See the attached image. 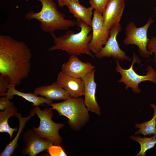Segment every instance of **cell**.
<instances>
[{
  "label": "cell",
  "mask_w": 156,
  "mask_h": 156,
  "mask_svg": "<svg viewBox=\"0 0 156 156\" xmlns=\"http://www.w3.org/2000/svg\"><path fill=\"white\" fill-rule=\"evenodd\" d=\"M14 105V103L6 96H2L0 99V109L1 111Z\"/></svg>",
  "instance_id": "cell-26"
},
{
  "label": "cell",
  "mask_w": 156,
  "mask_h": 156,
  "mask_svg": "<svg viewBox=\"0 0 156 156\" xmlns=\"http://www.w3.org/2000/svg\"><path fill=\"white\" fill-rule=\"evenodd\" d=\"M34 93L50 100H65L70 96L56 82L50 85L43 86L36 88Z\"/></svg>",
  "instance_id": "cell-15"
},
{
  "label": "cell",
  "mask_w": 156,
  "mask_h": 156,
  "mask_svg": "<svg viewBox=\"0 0 156 156\" xmlns=\"http://www.w3.org/2000/svg\"><path fill=\"white\" fill-rule=\"evenodd\" d=\"M125 7L124 0H109L102 15L103 25L108 30L120 23Z\"/></svg>",
  "instance_id": "cell-11"
},
{
  "label": "cell",
  "mask_w": 156,
  "mask_h": 156,
  "mask_svg": "<svg viewBox=\"0 0 156 156\" xmlns=\"http://www.w3.org/2000/svg\"><path fill=\"white\" fill-rule=\"evenodd\" d=\"M133 54L132 62L129 68L123 69L121 66L118 60H116L115 69L121 76V79L118 82H123L125 84L126 90L131 88L134 93H138L141 91V89L138 88V85L141 82L148 81L156 84V71L151 66H148L146 69L147 71L146 75H141L137 74L133 69V66L135 63L140 64L141 60L134 52Z\"/></svg>",
  "instance_id": "cell-6"
},
{
  "label": "cell",
  "mask_w": 156,
  "mask_h": 156,
  "mask_svg": "<svg viewBox=\"0 0 156 156\" xmlns=\"http://www.w3.org/2000/svg\"><path fill=\"white\" fill-rule=\"evenodd\" d=\"M91 27L92 36L89 46L92 52L95 54L99 52L105 44L109 36L110 30L104 27L102 14L94 10Z\"/></svg>",
  "instance_id": "cell-8"
},
{
  "label": "cell",
  "mask_w": 156,
  "mask_h": 156,
  "mask_svg": "<svg viewBox=\"0 0 156 156\" xmlns=\"http://www.w3.org/2000/svg\"><path fill=\"white\" fill-rule=\"evenodd\" d=\"M15 86L9 84L5 96L9 99H12L14 96L17 95L21 96L29 102L33 103L32 106H38L41 105L46 104L48 105L53 103L51 100L43 96H38L34 93H24L17 90Z\"/></svg>",
  "instance_id": "cell-16"
},
{
  "label": "cell",
  "mask_w": 156,
  "mask_h": 156,
  "mask_svg": "<svg viewBox=\"0 0 156 156\" xmlns=\"http://www.w3.org/2000/svg\"><path fill=\"white\" fill-rule=\"evenodd\" d=\"M56 82L73 97L84 96V86L81 78L69 76L62 71L58 74Z\"/></svg>",
  "instance_id": "cell-14"
},
{
  "label": "cell",
  "mask_w": 156,
  "mask_h": 156,
  "mask_svg": "<svg viewBox=\"0 0 156 156\" xmlns=\"http://www.w3.org/2000/svg\"><path fill=\"white\" fill-rule=\"evenodd\" d=\"M147 49L151 54H154V62L156 64V36L155 37L151 36V39H149L147 46Z\"/></svg>",
  "instance_id": "cell-24"
},
{
  "label": "cell",
  "mask_w": 156,
  "mask_h": 156,
  "mask_svg": "<svg viewBox=\"0 0 156 156\" xmlns=\"http://www.w3.org/2000/svg\"><path fill=\"white\" fill-rule=\"evenodd\" d=\"M131 139L138 142L140 146V150L136 156H145L146 152L148 150L153 148L156 144V133L150 137L142 138L140 136H132Z\"/></svg>",
  "instance_id": "cell-21"
},
{
  "label": "cell",
  "mask_w": 156,
  "mask_h": 156,
  "mask_svg": "<svg viewBox=\"0 0 156 156\" xmlns=\"http://www.w3.org/2000/svg\"><path fill=\"white\" fill-rule=\"evenodd\" d=\"M150 105L154 109L153 116L149 121L140 124H135V127L139 128L135 132V135L142 134L145 136L156 133V105L151 104Z\"/></svg>",
  "instance_id": "cell-20"
},
{
  "label": "cell",
  "mask_w": 156,
  "mask_h": 156,
  "mask_svg": "<svg viewBox=\"0 0 156 156\" xmlns=\"http://www.w3.org/2000/svg\"><path fill=\"white\" fill-rule=\"evenodd\" d=\"M153 22V19L150 17L146 23L142 27H138L133 22H131L125 28L126 37L124 43L126 45L134 44L137 46L140 54L142 57H148L151 54L147 49L149 39L147 33L149 26Z\"/></svg>",
  "instance_id": "cell-7"
},
{
  "label": "cell",
  "mask_w": 156,
  "mask_h": 156,
  "mask_svg": "<svg viewBox=\"0 0 156 156\" xmlns=\"http://www.w3.org/2000/svg\"><path fill=\"white\" fill-rule=\"evenodd\" d=\"M95 67L90 62H84L81 61L78 56L71 55L67 61L62 65V71L72 77L82 79Z\"/></svg>",
  "instance_id": "cell-13"
},
{
  "label": "cell",
  "mask_w": 156,
  "mask_h": 156,
  "mask_svg": "<svg viewBox=\"0 0 156 156\" xmlns=\"http://www.w3.org/2000/svg\"><path fill=\"white\" fill-rule=\"evenodd\" d=\"M122 29L120 23L110 29L109 38L104 46L99 52L95 54L96 57L101 59L105 57H112L118 60H131V58L126 55L125 52L120 49L116 39L117 35Z\"/></svg>",
  "instance_id": "cell-9"
},
{
  "label": "cell",
  "mask_w": 156,
  "mask_h": 156,
  "mask_svg": "<svg viewBox=\"0 0 156 156\" xmlns=\"http://www.w3.org/2000/svg\"><path fill=\"white\" fill-rule=\"evenodd\" d=\"M36 0L42 4L41 10L38 12L29 10L25 18L27 20L38 21L43 31L51 33L56 30L68 29L76 25V21L65 19V15L58 10L53 0Z\"/></svg>",
  "instance_id": "cell-3"
},
{
  "label": "cell",
  "mask_w": 156,
  "mask_h": 156,
  "mask_svg": "<svg viewBox=\"0 0 156 156\" xmlns=\"http://www.w3.org/2000/svg\"><path fill=\"white\" fill-rule=\"evenodd\" d=\"M19 113L16 107L14 105L5 109L0 112V132L7 133L9 135L10 138L12 136L14 131H16L17 128L11 127L8 124V119L11 117H17Z\"/></svg>",
  "instance_id": "cell-19"
},
{
  "label": "cell",
  "mask_w": 156,
  "mask_h": 156,
  "mask_svg": "<svg viewBox=\"0 0 156 156\" xmlns=\"http://www.w3.org/2000/svg\"><path fill=\"white\" fill-rule=\"evenodd\" d=\"M95 70L94 69L82 79L84 86V102L89 111L99 116L101 115L100 109L95 97L96 83L94 80Z\"/></svg>",
  "instance_id": "cell-12"
},
{
  "label": "cell",
  "mask_w": 156,
  "mask_h": 156,
  "mask_svg": "<svg viewBox=\"0 0 156 156\" xmlns=\"http://www.w3.org/2000/svg\"><path fill=\"white\" fill-rule=\"evenodd\" d=\"M52 110L49 107L42 110L38 106L34 107L31 111L37 115L40 122L38 127H34L32 129L42 137L48 139L54 145H61L62 140L59 131L64 126V124L53 121L52 118L53 115Z\"/></svg>",
  "instance_id": "cell-5"
},
{
  "label": "cell",
  "mask_w": 156,
  "mask_h": 156,
  "mask_svg": "<svg viewBox=\"0 0 156 156\" xmlns=\"http://www.w3.org/2000/svg\"><path fill=\"white\" fill-rule=\"evenodd\" d=\"M51 110H55L60 116L68 119V123L73 130L79 131L89 121V111L85 104L84 99L81 97H70L62 102L52 103Z\"/></svg>",
  "instance_id": "cell-4"
},
{
  "label": "cell",
  "mask_w": 156,
  "mask_h": 156,
  "mask_svg": "<svg viewBox=\"0 0 156 156\" xmlns=\"http://www.w3.org/2000/svg\"><path fill=\"white\" fill-rule=\"evenodd\" d=\"M76 25L80 28L79 32L75 33L72 31H67L64 35L57 37L53 33H51L54 44L49 48V51L61 50L70 55L78 56L82 54L94 56L89 46L92 34L90 33L91 27L86 25L83 21L77 20Z\"/></svg>",
  "instance_id": "cell-2"
},
{
  "label": "cell",
  "mask_w": 156,
  "mask_h": 156,
  "mask_svg": "<svg viewBox=\"0 0 156 156\" xmlns=\"http://www.w3.org/2000/svg\"><path fill=\"white\" fill-rule=\"evenodd\" d=\"M109 0H89V3L94 9L102 14Z\"/></svg>",
  "instance_id": "cell-22"
},
{
  "label": "cell",
  "mask_w": 156,
  "mask_h": 156,
  "mask_svg": "<svg viewBox=\"0 0 156 156\" xmlns=\"http://www.w3.org/2000/svg\"><path fill=\"white\" fill-rule=\"evenodd\" d=\"M155 14L156 16V7L155 8Z\"/></svg>",
  "instance_id": "cell-28"
},
{
  "label": "cell",
  "mask_w": 156,
  "mask_h": 156,
  "mask_svg": "<svg viewBox=\"0 0 156 156\" xmlns=\"http://www.w3.org/2000/svg\"><path fill=\"white\" fill-rule=\"evenodd\" d=\"M23 141L25 147L22 153L24 155L35 156L40 153L47 150L53 143L48 139L42 137L33 129H28L24 134Z\"/></svg>",
  "instance_id": "cell-10"
},
{
  "label": "cell",
  "mask_w": 156,
  "mask_h": 156,
  "mask_svg": "<svg viewBox=\"0 0 156 156\" xmlns=\"http://www.w3.org/2000/svg\"><path fill=\"white\" fill-rule=\"evenodd\" d=\"M58 4L60 7L67 6L69 2L71 1H75L79 2V0H57Z\"/></svg>",
  "instance_id": "cell-27"
},
{
  "label": "cell",
  "mask_w": 156,
  "mask_h": 156,
  "mask_svg": "<svg viewBox=\"0 0 156 156\" xmlns=\"http://www.w3.org/2000/svg\"><path fill=\"white\" fill-rule=\"evenodd\" d=\"M8 79L4 76L0 75V96H5V95L9 84Z\"/></svg>",
  "instance_id": "cell-25"
},
{
  "label": "cell",
  "mask_w": 156,
  "mask_h": 156,
  "mask_svg": "<svg viewBox=\"0 0 156 156\" xmlns=\"http://www.w3.org/2000/svg\"><path fill=\"white\" fill-rule=\"evenodd\" d=\"M47 150L48 153L51 156H67L60 145H52Z\"/></svg>",
  "instance_id": "cell-23"
},
{
  "label": "cell",
  "mask_w": 156,
  "mask_h": 156,
  "mask_svg": "<svg viewBox=\"0 0 156 156\" xmlns=\"http://www.w3.org/2000/svg\"><path fill=\"white\" fill-rule=\"evenodd\" d=\"M31 54L23 42L7 35H0V73L9 84L18 86L28 76Z\"/></svg>",
  "instance_id": "cell-1"
},
{
  "label": "cell",
  "mask_w": 156,
  "mask_h": 156,
  "mask_svg": "<svg viewBox=\"0 0 156 156\" xmlns=\"http://www.w3.org/2000/svg\"><path fill=\"white\" fill-rule=\"evenodd\" d=\"M67 7L70 13L77 20H82L86 25L91 27L92 16L94 10L92 7L86 8L75 1L69 2Z\"/></svg>",
  "instance_id": "cell-17"
},
{
  "label": "cell",
  "mask_w": 156,
  "mask_h": 156,
  "mask_svg": "<svg viewBox=\"0 0 156 156\" xmlns=\"http://www.w3.org/2000/svg\"><path fill=\"white\" fill-rule=\"evenodd\" d=\"M35 114L31 111L29 115L26 117H22L21 114L19 113L17 118L19 121V126L18 132L14 139L10 142L6 146L0 154L1 156H11L12 155L17 147V143L20 135L23 131L27 122Z\"/></svg>",
  "instance_id": "cell-18"
}]
</instances>
